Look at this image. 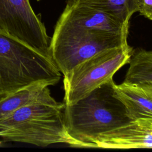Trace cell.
Wrapping results in <instances>:
<instances>
[{
	"mask_svg": "<svg viewBox=\"0 0 152 152\" xmlns=\"http://www.w3.org/2000/svg\"><path fill=\"white\" fill-rule=\"evenodd\" d=\"M129 25L101 10L67 0L50 39L52 58L64 76L99 52L127 45Z\"/></svg>",
	"mask_w": 152,
	"mask_h": 152,
	"instance_id": "obj_1",
	"label": "cell"
},
{
	"mask_svg": "<svg viewBox=\"0 0 152 152\" xmlns=\"http://www.w3.org/2000/svg\"><path fill=\"white\" fill-rule=\"evenodd\" d=\"M113 79L72 104H65L64 120L68 134L84 148H95L101 135L129 124L123 103L115 95Z\"/></svg>",
	"mask_w": 152,
	"mask_h": 152,
	"instance_id": "obj_2",
	"label": "cell"
},
{
	"mask_svg": "<svg viewBox=\"0 0 152 152\" xmlns=\"http://www.w3.org/2000/svg\"><path fill=\"white\" fill-rule=\"evenodd\" d=\"M64 107V103L56 101L37 102L21 107L0 120V137L5 141L39 147L62 143L82 148L83 145L66 129Z\"/></svg>",
	"mask_w": 152,
	"mask_h": 152,
	"instance_id": "obj_3",
	"label": "cell"
},
{
	"mask_svg": "<svg viewBox=\"0 0 152 152\" xmlns=\"http://www.w3.org/2000/svg\"><path fill=\"white\" fill-rule=\"evenodd\" d=\"M61 76L51 58L0 31V99L36 82L53 86Z\"/></svg>",
	"mask_w": 152,
	"mask_h": 152,
	"instance_id": "obj_4",
	"label": "cell"
},
{
	"mask_svg": "<svg viewBox=\"0 0 152 152\" xmlns=\"http://www.w3.org/2000/svg\"><path fill=\"white\" fill-rule=\"evenodd\" d=\"M132 49L128 44L107 49L81 62L64 76V104H72L113 79L128 64Z\"/></svg>",
	"mask_w": 152,
	"mask_h": 152,
	"instance_id": "obj_5",
	"label": "cell"
},
{
	"mask_svg": "<svg viewBox=\"0 0 152 152\" xmlns=\"http://www.w3.org/2000/svg\"><path fill=\"white\" fill-rule=\"evenodd\" d=\"M0 31L52 58L51 38L29 0H0Z\"/></svg>",
	"mask_w": 152,
	"mask_h": 152,
	"instance_id": "obj_6",
	"label": "cell"
},
{
	"mask_svg": "<svg viewBox=\"0 0 152 152\" xmlns=\"http://www.w3.org/2000/svg\"><path fill=\"white\" fill-rule=\"evenodd\" d=\"M95 148H151L152 122L132 121L129 124L100 135L93 142Z\"/></svg>",
	"mask_w": 152,
	"mask_h": 152,
	"instance_id": "obj_7",
	"label": "cell"
},
{
	"mask_svg": "<svg viewBox=\"0 0 152 152\" xmlns=\"http://www.w3.org/2000/svg\"><path fill=\"white\" fill-rule=\"evenodd\" d=\"M114 91L125 106L132 121L142 120L152 122V83L115 84Z\"/></svg>",
	"mask_w": 152,
	"mask_h": 152,
	"instance_id": "obj_8",
	"label": "cell"
},
{
	"mask_svg": "<svg viewBox=\"0 0 152 152\" xmlns=\"http://www.w3.org/2000/svg\"><path fill=\"white\" fill-rule=\"evenodd\" d=\"M45 82H36L25 86L0 99V120L25 106L37 103H53L56 100L51 96Z\"/></svg>",
	"mask_w": 152,
	"mask_h": 152,
	"instance_id": "obj_9",
	"label": "cell"
},
{
	"mask_svg": "<svg viewBox=\"0 0 152 152\" xmlns=\"http://www.w3.org/2000/svg\"><path fill=\"white\" fill-rule=\"evenodd\" d=\"M108 13L129 24L134 13L138 12L140 0H70Z\"/></svg>",
	"mask_w": 152,
	"mask_h": 152,
	"instance_id": "obj_10",
	"label": "cell"
},
{
	"mask_svg": "<svg viewBox=\"0 0 152 152\" xmlns=\"http://www.w3.org/2000/svg\"><path fill=\"white\" fill-rule=\"evenodd\" d=\"M124 82L131 84L152 83V50L141 49L132 53Z\"/></svg>",
	"mask_w": 152,
	"mask_h": 152,
	"instance_id": "obj_11",
	"label": "cell"
},
{
	"mask_svg": "<svg viewBox=\"0 0 152 152\" xmlns=\"http://www.w3.org/2000/svg\"><path fill=\"white\" fill-rule=\"evenodd\" d=\"M138 12L141 15L152 21V0H140Z\"/></svg>",
	"mask_w": 152,
	"mask_h": 152,
	"instance_id": "obj_12",
	"label": "cell"
},
{
	"mask_svg": "<svg viewBox=\"0 0 152 152\" xmlns=\"http://www.w3.org/2000/svg\"><path fill=\"white\" fill-rule=\"evenodd\" d=\"M5 145L4 144L3 141H0V147H4Z\"/></svg>",
	"mask_w": 152,
	"mask_h": 152,
	"instance_id": "obj_13",
	"label": "cell"
},
{
	"mask_svg": "<svg viewBox=\"0 0 152 152\" xmlns=\"http://www.w3.org/2000/svg\"><path fill=\"white\" fill-rule=\"evenodd\" d=\"M37 1H40V0H36Z\"/></svg>",
	"mask_w": 152,
	"mask_h": 152,
	"instance_id": "obj_14",
	"label": "cell"
}]
</instances>
